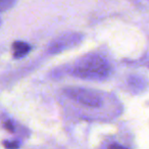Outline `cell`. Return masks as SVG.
I'll list each match as a JSON object with an SVG mask.
<instances>
[{
  "instance_id": "2",
  "label": "cell",
  "mask_w": 149,
  "mask_h": 149,
  "mask_svg": "<svg viewBox=\"0 0 149 149\" xmlns=\"http://www.w3.org/2000/svg\"><path fill=\"white\" fill-rule=\"evenodd\" d=\"M68 94L74 100L79 101L80 103L85 104L88 106H93L98 107L102 103L101 98L99 97L97 93L90 90L84 89H70Z\"/></svg>"
},
{
  "instance_id": "7",
  "label": "cell",
  "mask_w": 149,
  "mask_h": 149,
  "mask_svg": "<svg viewBox=\"0 0 149 149\" xmlns=\"http://www.w3.org/2000/svg\"><path fill=\"white\" fill-rule=\"evenodd\" d=\"M5 128H6L8 131H10V132H13V124H11L10 122L5 123Z\"/></svg>"
},
{
  "instance_id": "1",
  "label": "cell",
  "mask_w": 149,
  "mask_h": 149,
  "mask_svg": "<svg viewBox=\"0 0 149 149\" xmlns=\"http://www.w3.org/2000/svg\"><path fill=\"white\" fill-rule=\"evenodd\" d=\"M74 74L82 79L103 80L109 74V65L100 56L86 57L76 66Z\"/></svg>"
},
{
  "instance_id": "6",
  "label": "cell",
  "mask_w": 149,
  "mask_h": 149,
  "mask_svg": "<svg viewBox=\"0 0 149 149\" xmlns=\"http://www.w3.org/2000/svg\"><path fill=\"white\" fill-rule=\"evenodd\" d=\"M108 149H127V148H125V147L120 146V145H118V144H111L108 147Z\"/></svg>"
},
{
  "instance_id": "5",
  "label": "cell",
  "mask_w": 149,
  "mask_h": 149,
  "mask_svg": "<svg viewBox=\"0 0 149 149\" xmlns=\"http://www.w3.org/2000/svg\"><path fill=\"white\" fill-rule=\"evenodd\" d=\"M3 144L7 149H17L19 147V141H7V142L3 143Z\"/></svg>"
},
{
  "instance_id": "3",
  "label": "cell",
  "mask_w": 149,
  "mask_h": 149,
  "mask_svg": "<svg viewBox=\"0 0 149 149\" xmlns=\"http://www.w3.org/2000/svg\"><path fill=\"white\" fill-rule=\"evenodd\" d=\"M30 45L26 42L23 41H17L13 43V56L15 58H22L30 52Z\"/></svg>"
},
{
  "instance_id": "4",
  "label": "cell",
  "mask_w": 149,
  "mask_h": 149,
  "mask_svg": "<svg viewBox=\"0 0 149 149\" xmlns=\"http://www.w3.org/2000/svg\"><path fill=\"white\" fill-rule=\"evenodd\" d=\"M13 4H15V2L11 0H0V13L9 9Z\"/></svg>"
}]
</instances>
